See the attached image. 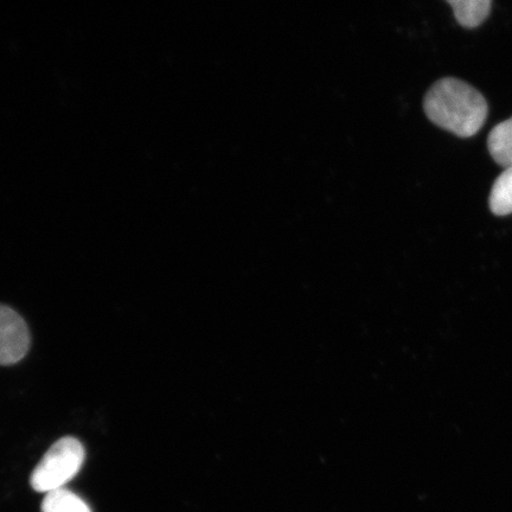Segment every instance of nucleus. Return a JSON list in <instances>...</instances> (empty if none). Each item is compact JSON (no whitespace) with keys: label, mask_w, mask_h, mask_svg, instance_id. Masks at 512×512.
<instances>
[{"label":"nucleus","mask_w":512,"mask_h":512,"mask_svg":"<svg viewBox=\"0 0 512 512\" xmlns=\"http://www.w3.org/2000/svg\"><path fill=\"white\" fill-rule=\"evenodd\" d=\"M427 118L460 138L476 136L488 118L489 106L482 93L454 78L435 82L424 100Z\"/></svg>","instance_id":"nucleus-1"},{"label":"nucleus","mask_w":512,"mask_h":512,"mask_svg":"<svg viewBox=\"0 0 512 512\" xmlns=\"http://www.w3.org/2000/svg\"><path fill=\"white\" fill-rule=\"evenodd\" d=\"M85 458V448L78 439L64 437L57 440L32 471V489L44 494L63 489L78 475Z\"/></svg>","instance_id":"nucleus-2"},{"label":"nucleus","mask_w":512,"mask_h":512,"mask_svg":"<svg viewBox=\"0 0 512 512\" xmlns=\"http://www.w3.org/2000/svg\"><path fill=\"white\" fill-rule=\"evenodd\" d=\"M30 348L27 323L10 307L0 305V366L22 361Z\"/></svg>","instance_id":"nucleus-3"},{"label":"nucleus","mask_w":512,"mask_h":512,"mask_svg":"<svg viewBox=\"0 0 512 512\" xmlns=\"http://www.w3.org/2000/svg\"><path fill=\"white\" fill-rule=\"evenodd\" d=\"M488 149L499 166L512 169V117L494 127L489 134Z\"/></svg>","instance_id":"nucleus-4"},{"label":"nucleus","mask_w":512,"mask_h":512,"mask_svg":"<svg viewBox=\"0 0 512 512\" xmlns=\"http://www.w3.org/2000/svg\"><path fill=\"white\" fill-rule=\"evenodd\" d=\"M454 16L462 27L475 29L483 24L491 14V0H452Z\"/></svg>","instance_id":"nucleus-5"},{"label":"nucleus","mask_w":512,"mask_h":512,"mask_svg":"<svg viewBox=\"0 0 512 512\" xmlns=\"http://www.w3.org/2000/svg\"><path fill=\"white\" fill-rule=\"evenodd\" d=\"M42 512H92L81 497L67 489L51 491L43 499Z\"/></svg>","instance_id":"nucleus-6"},{"label":"nucleus","mask_w":512,"mask_h":512,"mask_svg":"<svg viewBox=\"0 0 512 512\" xmlns=\"http://www.w3.org/2000/svg\"><path fill=\"white\" fill-rule=\"evenodd\" d=\"M490 210L496 216H508L512 214V169L504 170L492 187Z\"/></svg>","instance_id":"nucleus-7"}]
</instances>
